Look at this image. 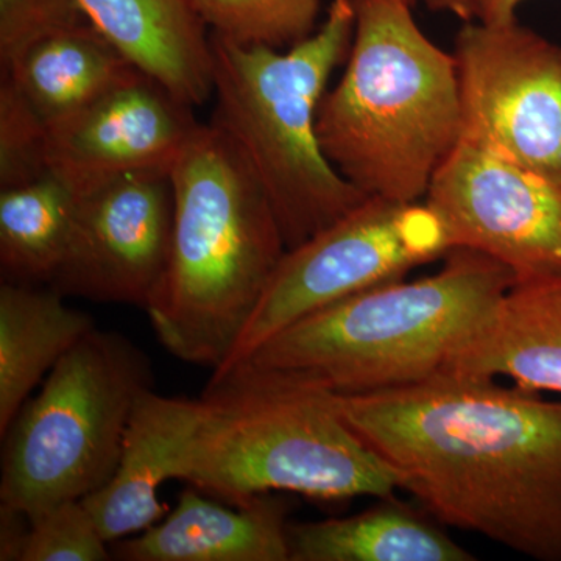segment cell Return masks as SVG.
Segmentation results:
<instances>
[{
  "instance_id": "cell-1",
  "label": "cell",
  "mask_w": 561,
  "mask_h": 561,
  "mask_svg": "<svg viewBox=\"0 0 561 561\" xmlns=\"http://www.w3.org/2000/svg\"><path fill=\"white\" fill-rule=\"evenodd\" d=\"M496 381L442 375L334 400L438 523L561 561V401Z\"/></svg>"
},
{
  "instance_id": "cell-2",
  "label": "cell",
  "mask_w": 561,
  "mask_h": 561,
  "mask_svg": "<svg viewBox=\"0 0 561 561\" xmlns=\"http://www.w3.org/2000/svg\"><path fill=\"white\" fill-rule=\"evenodd\" d=\"M515 283L493 257L453 249L434 275L382 284L294 321L216 368L208 389L284 379L362 394L431 381Z\"/></svg>"
},
{
  "instance_id": "cell-3",
  "label": "cell",
  "mask_w": 561,
  "mask_h": 561,
  "mask_svg": "<svg viewBox=\"0 0 561 561\" xmlns=\"http://www.w3.org/2000/svg\"><path fill=\"white\" fill-rule=\"evenodd\" d=\"M171 180V260L146 312L172 356L216 370L231 356L287 245L249 158L213 121L192 133Z\"/></svg>"
},
{
  "instance_id": "cell-4",
  "label": "cell",
  "mask_w": 561,
  "mask_h": 561,
  "mask_svg": "<svg viewBox=\"0 0 561 561\" xmlns=\"http://www.w3.org/2000/svg\"><path fill=\"white\" fill-rule=\"evenodd\" d=\"M400 0H356L345 72L317 113L321 149L367 197L415 203L461 138L453 51Z\"/></svg>"
},
{
  "instance_id": "cell-5",
  "label": "cell",
  "mask_w": 561,
  "mask_h": 561,
  "mask_svg": "<svg viewBox=\"0 0 561 561\" xmlns=\"http://www.w3.org/2000/svg\"><path fill=\"white\" fill-rule=\"evenodd\" d=\"M356 28V0H332L309 38L287 50L241 46L210 33L213 122L249 158L278 217L287 250L367 198L328 160L317 113Z\"/></svg>"
},
{
  "instance_id": "cell-6",
  "label": "cell",
  "mask_w": 561,
  "mask_h": 561,
  "mask_svg": "<svg viewBox=\"0 0 561 561\" xmlns=\"http://www.w3.org/2000/svg\"><path fill=\"white\" fill-rule=\"evenodd\" d=\"M173 481L242 505L272 493L320 501L391 496V470L335 405L334 393L271 379L205 391Z\"/></svg>"
},
{
  "instance_id": "cell-7",
  "label": "cell",
  "mask_w": 561,
  "mask_h": 561,
  "mask_svg": "<svg viewBox=\"0 0 561 561\" xmlns=\"http://www.w3.org/2000/svg\"><path fill=\"white\" fill-rule=\"evenodd\" d=\"M151 387L150 362L135 343L113 331L88 332L7 431L2 505L33 523L101 490L119 463L136 402Z\"/></svg>"
},
{
  "instance_id": "cell-8",
  "label": "cell",
  "mask_w": 561,
  "mask_h": 561,
  "mask_svg": "<svg viewBox=\"0 0 561 561\" xmlns=\"http://www.w3.org/2000/svg\"><path fill=\"white\" fill-rule=\"evenodd\" d=\"M451 250L445 225L426 202L365 198L330 227L286 251L225 364L301 317L404 279L413 268L445 260Z\"/></svg>"
},
{
  "instance_id": "cell-9",
  "label": "cell",
  "mask_w": 561,
  "mask_h": 561,
  "mask_svg": "<svg viewBox=\"0 0 561 561\" xmlns=\"http://www.w3.org/2000/svg\"><path fill=\"white\" fill-rule=\"evenodd\" d=\"M461 138L561 184V47L518 20L457 33Z\"/></svg>"
},
{
  "instance_id": "cell-10",
  "label": "cell",
  "mask_w": 561,
  "mask_h": 561,
  "mask_svg": "<svg viewBox=\"0 0 561 561\" xmlns=\"http://www.w3.org/2000/svg\"><path fill=\"white\" fill-rule=\"evenodd\" d=\"M424 202L451 249L501 262L516 283L561 275V184L471 140L460 139Z\"/></svg>"
},
{
  "instance_id": "cell-11",
  "label": "cell",
  "mask_w": 561,
  "mask_h": 561,
  "mask_svg": "<svg viewBox=\"0 0 561 561\" xmlns=\"http://www.w3.org/2000/svg\"><path fill=\"white\" fill-rule=\"evenodd\" d=\"M172 234L171 172L106 181L79 194L68 254L49 287L147 311L168 271Z\"/></svg>"
},
{
  "instance_id": "cell-12",
  "label": "cell",
  "mask_w": 561,
  "mask_h": 561,
  "mask_svg": "<svg viewBox=\"0 0 561 561\" xmlns=\"http://www.w3.org/2000/svg\"><path fill=\"white\" fill-rule=\"evenodd\" d=\"M201 122L146 73L49 127V169L73 191L119 176L171 172Z\"/></svg>"
},
{
  "instance_id": "cell-13",
  "label": "cell",
  "mask_w": 561,
  "mask_h": 561,
  "mask_svg": "<svg viewBox=\"0 0 561 561\" xmlns=\"http://www.w3.org/2000/svg\"><path fill=\"white\" fill-rule=\"evenodd\" d=\"M287 527L271 494L230 508L191 486L169 516L113 551L127 561H290Z\"/></svg>"
},
{
  "instance_id": "cell-14",
  "label": "cell",
  "mask_w": 561,
  "mask_h": 561,
  "mask_svg": "<svg viewBox=\"0 0 561 561\" xmlns=\"http://www.w3.org/2000/svg\"><path fill=\"white\" fill-rule=\"evenodd\" d=\"M198 412L201 400L162 397L153 389L136 402L116 470L83 500L108 545L142 534L164 518L168 508L158 494L162 483L173 479V461Z\"/></svg>"
},
{
  "instance_id": "cell-15",
  "label": "cell",
  "mask_w": 561,
  "mask_h": 561,
  "mask_svg": "<svg viewBox=\"0 0 561 561\" xmlns=\"http://www.w3.org/2000/svg\"><path fill=\"white\" fill-rule=\"evenodd\" d=\"M91 24L192 108L213 98L210 33L192 0H80Z\"/></svg>"
},
{
  "instance_id": "cell-16",
  "label": "cell",
  "mask_w": 561,
  "mask_h": 561,
  "mask_svg": "<svg viewBox=\"0 0 561 561\" xmlns=\"http://www.w3.org/2000/svg\"><path fill=\"white\" fill-rule=\"evenodd\" d=\"M446 375L561 394V275L513 284Z\"/></svg>"
},
{
  "instance_id": "cell-17",
  "label": "cell",
  "mask_w": 561,
  "mask_h": 561,
  "mask_svg": "<svg viewBox=\"0 0 561 561\" xmlns=\"http://www.w3.org/2000/svg\"><path fill=\"white\" fill-rule=\"evenodd\" d=\"M49 286H0V434L31 393L95 323Z\"/></svg>"
},
{
  "instance_id": "cell-18",
  "label": "cell",
  "mask_w": 561,
  "mask_h": 561,
  "mask_svg": "<svg viewBox=\"0 0 561 561\" xmlns=\"http://www.w3.org/2000/svg\"><path fill=\"white\" fill-rule=\"evenodd\" d=\"M140 73L91 22L39 41L0 70L49 127Z\"/></svg>"
},
{
  "instance_id": "cell-19",
  "label": "cell",
  "mask_w": 561,
  "mask_h": 561,
  "mask_svg": "<svg viewBox=\"0 0 561 561\" xmlns=\"http://www.w3.org/2000/svg\"><path fill=\"white\" fill-rule=\"evenodd\" d=\"M290 561H472L448 534L391 496L368 511L289 524Z\"/></svg>"
},
{
  "instance_id": "cell-20",
  "label": "cell",
  "mask_w": 561,
  "mask_h": 561,
  "mask_svg": "<svg viewBox=\"0 0 561 561\" xmlns=\"http://www.w3.org/2000/svg\"><path fill=\"white\" fill-rule=\"evenodd\" d=\"M79 192L55 173L0 190V267L7 283L50 286L68 254Z\"/></svg>"
},
{
  "instance_id": "cell-21",
  "label": "cell",
  "mask_w": 561,
  "mask_h": 561,
  "mask_svg": "<svg viewBox=\"0 0 561 561\" xmlns=\"http://www.w3.org/2000/svg\"><path fill=\"white\" fill-rule=\"evenodd\" d=\"M192 5L214 35L280 50L317 31L321 0H192Z\"/></svg>"
},
{
  "instance_id": "cell-22",
  "label": "cell",
  "mask_w": 561,
  "mask_h": 561,
  "mask_svg": "<svg viewBox=\"0 0 561 561\" xmlns=\"http://www.w3.org/2000/svg\"><path fill=\"white\" fill-rule=\"evenodd\" d=\"M49 172V125L10 80L0 79V190Z\"/></svg>"
},
{
  "instance_id": "cell-23",
  "label": "cell",
  "mask_w": 561,
  "mask_h": 561,
  "mask_svg": "<svg viewBox=\"0 0 561 561\" xmlns=\"http://www.w3.org/2000/svg\"><path fill=\"white\" fill-rule=\"evenodd\" d=\"M106 546L83 501H69L31 523L18 560L105 561L111 559Z\"/></svg>"
},
{
  "instance_id": "cell-24",
  "label": "cell",
  "mask_w": 561,
  "mask_h": 561,
  "mask_svg": "<svg viewBox=\"0 0 561 561\" xmlns=\"http://www.w3.org/2000/svg\"><path fill=\"white\" fill-rule=\"evenodd\" d=\"M88 22L80 0H0V70L39 41Z\"/></svg>"
},
{
  "instance_id": "cell-25",
  "label": "cell",
  "mask_w": 561,
  "mask_h": 561,
  "mask_svg": "<svg viewBox=\"0 0 561 561\" xmlns=\"http://www.w3.org/2000/svg\"><path fill=\"white\" fill-rule=\"evenodd\" d=\"M524 0H478L476 3V18L478 21L491 22H507L516 20V9Z\"/></svg>"
},
{
  "instance_id": "cell-26",
  "label": "cell",
  "mask_w": 561,
  "mask_h": 561,
  "mask_svg": "<svg viewBox=\"0 0 561 561\" xmlns=\"http://www.w3.org/2000/svg\"><path fill=\"white\" fill-rule=\"evenodd\" d=\"M432 10L449 11L460 20L470 22L476 18V3L478 0H426Z\"/></svg>"
},
{
  "instance_id": "cell-27",
  "label": "cell",
  "mask_w": 561,
  "mask_h": 561,
  "mask_svg": "<svg viewBox=\"0 0 561 561\" xmlns=\"http://www.w3.org/2000/svg\"><path fill=\"white\" fill-rule=\"evenodd\" d=\"M400 2L405 3V5L412 7L416 0H400Z\"/></svg>"
}]
</instances>
